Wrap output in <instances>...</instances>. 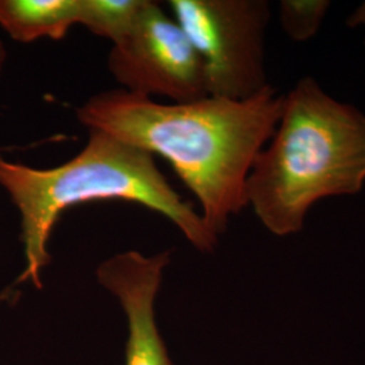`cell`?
Returning <instances> with one entry per match:
<instances>
[{
	"instance_id": "6da1fadb",
	"label": "cell",
	"mask_w": 365,
	"mask_h": 365,
	"mask_svg": "<svg viewBox=\"0 0 365 365\" xmlns=\"http://www.w3.org/2000/svg\"><path fill=\"white\" fill-rule=\"evenodd\" d=\"M283 101L271 86L245 101L207 96L190 103H158L117 88L92 95L76 117L88 130L165 158L218 237L248 206L249 173L274 135Z\"/></svg>"
},
{
	"instance_id": "7a4b0ae2",
	"label": "cell",
	"mask_w": 365,
	"mask_h": 365,
	"mask_svg": "<svg viewBox=\"0 0 365 365\" xmlns=\"http://www.w3.org/2000/svg\"><path fill=\"white\" fill-rule=\"evenodd\" d=\"M88 131L83 150L53 168H33L0 153V187L21 214L25 268L16 284L30 282L42 288V271L52 260L49 241L56 223L69 207L88 202L141 205L170 220L197 250L215 248L218 237L194 205L170 185L152 153L105 131Z\"/></svg>"
},
{
	"instance_id": "3957f363",
	"label": "cell",
	"mask_w": 365,
	"mask_h": 365,
	"mask_svg": "<svg viewBox=\"0 0 365 365\" xmlns=\"http://www.w3.org/2000/svg\"><path fill=\"white\" fill-rule=\"evenodd\" d=\"M364 182L365 114L302 78L249 173L248 206L271 233L294 235L314 203L354 195Z\"/></svg>"
},
{
	"instance_id": "277c9868",
	"label": "cell",
	"mask_w": 365,
	"mask_h": 365,
	"mask_svg": "<svg viewBox=\"0 0 365 365\" xmlns=\"http://www.w3.org/2000/svg\"><path fill=\"white\" fill-rule=\"evenodd\" d=\"M175 21L203 61L210 96L245 101L269 87L264 37L265 0H170Z\"/></svg>"
},
{
	"instance_id": "5b68a950",
	"label": "cell",
	"mask_w": 365,
	"mask_h": 365,
	"mask_svg": "<svg viewBox=\"0 0 365 365\" xmlns=\"http://www.w3.org/2000/svg\"><path fill=\"white\" fill-rule=\"evenodd\" d=\"M107 68L122 90L190 103L210 96L202 58L180 25L148 0L125 38L113 43Z\"/></svg>"
},
{
	"instance_id": "8992f818",
	"label": "cell",
	"mask_w": 365,
	"mask_h": 365,
	"mask_svg": "<svg viewBox=\"0 0 365 365\" xmlns=\"http://www.w3.org/2000/svg\"><path fill=\"white\" fill-rule=\"evenodd\" d=\"M170 261V252L145 256L128 250L96 269L102 287L117 298L128 322L125 365H173L157 327V294Z\"/></svg>"
},
{
	"instance_id": "52a82bcc",
	"label": "cell",
	"mask_w": 365,
	"mask_h": 365,
	"mask_svg": "<svg viewBox=\"0 0 365 365\" xmlns=\"http://www.w3.org/2000/svg\"><path fill=\"white\" fill-rule=\"evenodd\" d=\"M80 9L81 0H0V26L22 43L60 41L80 24Z\"/></svg>"
},
{
	"instance_id": "ba28073f",
	"label": "cell",
	"mask_w": 365,
	"mask_h": 365,
	"mask_svg": "<svg viewBox=\"0 0 365 365\" xmlns=\"http://www.w3.org/2000/svg\"><path fill=\"white\" fill-rule=\"evenodd\" d=\"M148 0H81L80 24L113 43L125 38Z\"/></svg>"
},
{
	"instance_id": "9c48e42d",
	"label": "cell",
	"mask_w": 365,
	"mask_h": 365,
	"mask_svg": "<svg viewBox=\"0 0 365 365\" xmlns=\"http://www.w3.org/2000/svg\"><path fill=\"white\" fill-rule=\"evenodd\" d=\"M327 0H283L280 1V22L294 41L313 38L327 15Z\"/></svg>"
},
{
	"instance_id": "30bf717a",
	"label": "cell",
	"mask_w": 365,
	"mask_h": 365,
	"mask_svg": "<svg viewBox=\"0 0 365 365\" xmlns=\"http://www.w3.org/2000/svg\"><path fill=\"white\" fill-rule=\"evenodd\" d=\"M348 25L352 27L360 26V25L365 26V1L351 15Z\"/></svg>"
},
{
	"instance_id": "8fae6325",
	"label": "cell",
	"mask_w": 365,
	"mask_h": 365,
	"mask_svg": "<svg viewBox=\"0 0 365 365\" xmlns=\"http://www.w3.org/2000/svg\"><path fill=\"white\" fill-rule=\"evenodd\" d=\"M6 61H7V51H6V46H4L3 41L0 39V75L3 72V68H4Z\"/></svg>"
}]
</instances>
